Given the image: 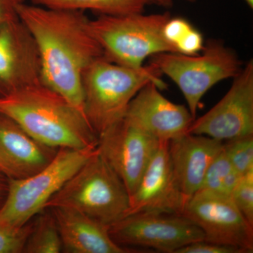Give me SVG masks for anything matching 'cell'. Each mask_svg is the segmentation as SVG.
Segmentation results:
<instances>
[{
	"label": "cell",
	"instance_id": "cell-1",
	"mask_svg": "<svg viewBox=\"0 0 253 253\" xmlns=\"http://www.w3.org/2000/svg\"><path fill=\"white\" fill-rule=\"evenodd\" d=\"M18 16L38 48L42 83L62 95L84 115L83 73L93 61L104 56L91 33L90 19L83 11L26 2L18 7Z\"/></svg>",
	"mask_w": 253,
	"mask_h": 253
},
{
	"label": "cell",
	"instance_id": "cell-2",
	"mask_svg": "<svg viewBox=\"0 0 253 253\" xmlns=\"http://www.w3.org/2000/svg\"><path fill=\"white\" fill-rule=\"evenodd\" d=\"M0 112L50 147L82 149L97 146V136L84 115L41 81L0 99Z\"/></svg>",
	"mask_w": 253,
	"mask_h": 253
},
{
	"label": "cell",
	"instance_id": "cell-3",
	"mask_svg": "<svg viewBox=\"0 0 253 253\" xmlns=\"http://www.w3.org/2000/svg\"><path fill=\"white\" fill-rule=\"evenodd\" d=\"M161 73L151 65L134 69L111 62L104 56L86 68L82 78L83 113L96 136L122 121L133 98L141 88L154 83L167 86Z\"/></svg>",
	"mask_w": 253,
	"mask_h": 253
},
{
	"label": "cell",
	"instance_id": "cell-4",
	"mask_svg": "<svg viewBox=\"0 0 253 253\" xmlns=\"http://www.w3.org/2000/svg\"><path fill=\"white\" fill-rule=\"evenodd\" d=\"M129 207L126 185L98 150L49 200L45 208H71L110 226L126 217Z\"/></svg>",
	"mask_w": 253,
	"mask_h": 253
},
{
	"label": "cell",
	"instance_id": "cell-5",
	"mask_svg": "<svg viewBox=\"0 0 253 253\" xmlns=\"http://www.w3.org/2000/svg\"><path fill=\"white\" fill-rule=\"evenodd\" d=\"M169 12L100 15L90 20L93 36L106 59L126 67L140 69L145 60L160 53H174L163 36Z\"/></svg>",
	"mask_w": 253,
	"mask_h": 253
},
{
	"label": "cell",
	"instance_id": "cell-6",
	"mask_svg": "<svg viewBox=\"0 0 253 253\" xmlns=\"http://www.w3.org/2000/svg\"><path fill=\"white\" fill-rule=\"evenodd\" d=\"M97 151V146L61 148L41 170L27 177L10 179L7 196L0 209V222L14 228L26 225Z\"/></svg>",
	"mask_w": 253,
	"mask_h": 253
},
{
	"label": "cell",
	"instance_id": "cell-7",
	"mask_svg": "<svg viewBox=\"0 0 253 253\" xmlns=\"http://www.w3.org/2000/svg\"><path fill=\"white\" fill-rule=\"evenodd\" d=\"M201 52L196 55L160 53L151 56L150 62L178 86L194 119L206 93L219 82L237 76L242 65L236 53L222 42L208 41Z\"/></svg>",
	"mask_w": 253,
	"mask_h": 253
},
{
	"label": "cell",
	"instance_id": "cell-8",
	"mask_svg": "<svg viewBox=\"0 0 253 253\" xmlns=\"http://www.w3.org/2000/svg\"><path fill=\"white\" fill-rule=\"evenodd\" d=\"M109 234L123 248H151L166 253H175L186 245L204 241L202 230L185 216L165 212L126 216L109 226Z\"/></svg>",
	"mask_w": 253,
	"mask_h": 253
},
{
	"label": "cell",
	"instance_id": "cell-9",
	"mask_svg": "<svg viewBox=\"0 0 253 253\" xmlns=\"http://www.w3.org/2000/svg\"><path fill=\"white\" fill-rule=\"evenodd\" d=\"M204 234V241L253 251V226L246 220L231 196L199 190L181 213Z\"/></svg>",
	"mask_w": 253,
	"mask_h": 253
},
{
	"label": "cell",
	"instance_id": "cell-10",
	"mask_svg": "<svg viewBox=\"0 0 253 253\" xmlns=\"http://www.w3.org/2000/svg\"><path fill=\"white\" fill-rule=\"evenodd\" d=\"M189 133L221 141L253 134V60L234 78L222 99L193 121Z\"/></svg>",
	"mask_w": 253,
	"mask_h": 253
},
{
	"label": "cell",
	"instance_id": "cell-11",
	"mask_svg": "<svg viewBox=\"0 0 253 253\" xmlns=\"http://www.w3.org/2000/svg\"><path fill=\"white\" fill-rule=\"evenodd\" d=\"M160 143L123 118L98 136L97 148L123 181L130 197Z\"/></svg>",
	"mask_w": 253,
	"mask_h": 253
},
{
	"label": "cell",
	"instance_id": "cell-12",
	"mask_svg": "<svg viewBox=\"0 0 253 253\" xmlns=\"http://www.w3.org/2000/svg\"><path fill=\"white\" fill-rule=\"evenodd\" d=\"M38 48L19 18L0 30V99L41 81Z\"/></svg>",
	"mask_w": 253,
	"mask_h": 253
},
{
	"label": "cell",
	"instance_id": "cell-13",
	"mask_svg": "<svg viewBox=\"0 0 253 253\" xmlns=\"http://www.w3.org/2000/svg\"><path fill=\"white\" fill-rule=\"evenodd\" d=\"M154 83L138 91L125 119L160 141H170L189 133L194 118L189 109L166 99Z\"/></svg>",
	"mask_w": 253,
	"mask_h": 253
},
{
	"label": "cell",
	"instance_id": "cell-14",
	"mask_svg": "<svg viewBox=\"0 0 253 253\" xmlns=\"http://www.w3.org/2000/svg\"><path fill=\"white\" fill-rule=\"evenodd\" d=\"M169 141H161L129 197L126 215L153 212L181 214L189 200L178 185L168 152Z\"/></svg>",
	"mask_w": 253,
	"mask_h": 253
},
{
	"label": "cell",
	"instance_id": "cell-15",
	"mask_svg": "<svg viewBox=\"0 0 253 253\" xmlns=\"http://www.w3.org/2000/svg\"><path fill=\"white\" fill-rule=\"evenodd\" d=\"M223 141L186 133L169 141L168 152L178 185L189 200L197 192L213 160L223 149Z\"/></svg>",
	"mask_w": 253,
	"mask_h": 253
},
{
	"label": "cell",
	"instance_id": "cell-16",
	"mask_svg": "<svg viewBox=\"0 0 253 253\" xmlns=\"http://www.w3.org/2000/svg\"><path fill=\"white\" fill-rule=\"evenodd\" d=\"M50 209L59 228L62 253H134L132 249L123 248L113 241L109 234V226L71 208Z\"/></svg>",
	"mask_w": 253,
	"mask_h": 253
},
{
	"label": "cell",
	"instance_id": "cell-17",
	"mask_svg": "<svg viewBox=\"0 0 253 253\" xmlns=\"http://www.w3.org/2000/svg\"><path fill=\"white\" fill-rule=\"evenodd\" d=\"M0 150L11 168L12 179H21L47 166L59 149L36 140L12 118L0 112Z\"/></svg>",
	"mask_w": 253,
	"mask_h": 253
},
{
	"label": "cell",
	"instance_id": "cell-18",
	"mask_svg": "<svg viewBox=\"0 0 253 253\" xmlns=\"http://www.w3.org/2000/svg\"><path fill=\"white\" fill-rule=\"evenodd\" d=\"M32 4L49 9L89 11L100 15H125L144 12L146 6L169 7L165 0H30Z\"/></svg>",
	"mask_w": 253,
	"mask_h": 253
},
{
	"label": "cell",
	"instance_id": "cell-19",
	"mask_svg": "<svg viewBox=\"0 0 253 253\" xmlns=\"http://www.w3.org/2000/svg\"><path fill=\"white\" fill-rule=\"evenodd\" d=\"M62 242L54 214L45 208L31 220V227L22 253H60Z\"/></svg>",
	"mask_w": 253,
	"mask_h": 253
},
{
	"label": "cell",
	"instance_id": "cell-20",
	"mask_svg": "<svg viewBox=\"0 0 253 253\" xmlns=\"http://www.w3.org/2000/svg\"><path fill=\"white\" fill-rule=\"evenodd\" d=\"M163 33L174 53L196 55L204 49L203 35L184 18H169L163 27Z\"/></svg>",
	"mask_w": 253,
	"mask_h": 253
},
{
	"label": "cell",
	"instance_id": "cell-21",
	"mask_svg": "<svg viewBox=\"0 0 253 253\" xmlns=\"http://www.w3.org/2000/svg\"><path fill=\"white\" fill-rule=\"evenodd\" d=\"M241 176L233 167L223 149L208 168L199 190L231 197L233 191Z\"/></svg>",
	"mask_w": 253,
	"mask_h": 253
},
{
	"label": "cell",
	"instance_id": "cell-22",
	"mask_svg": "<svg viewBox=\"0 0 253 253\" xmlns=\"http://www.w3.org/2000/svg\"><path fill=\"white\" fill-rule=\"evenodd\" d=\"M223 149L240 175L253 171V134L228 140Z\"/></svg>",
	"mask_w": 253,
	"mask_h": 253
},
{
	"label": "cell",
	"instance_id": "cell-23",
	"mask_svg": "<svg viewBox=\"0 0 253 253\" xmlns=\"http://www.w3.org/2000/svg\"><path fill=\"white\" fill-rule=\"evenodd\" d=\"M231 199L246 220L253 226V171L240 178Z\"/></svg>",
	"mask_w": 253,
	"mask_h": 253
},
{
	"label": "cell",
	"instance_id": "cell-24",
	"mask_svg": "<svg viewBox=\"0 0 253 253\" xmlns=\"http://www.w3.org/2000/svg\"><path fill=\"white\" fill-rule=\"evenodd\" d=\"M31 220L21 228L11 227L0 222V253H22L31 230Z\"/></svg>",
	"mask_w": 253,
	"mask_h": 253
},
{
	"label": "cell",
	"instance_id": "cell-25",
	"mask_svg": "<svg viewBox=\"0 0 253 253\" xmlns=\"http://www.w3.org/2000/svg\"><path fill=\"white\" fill-rule=\"evenodd\" d=\"M175 253H248L245 250L206 241H196L178 249Z\"/></svg>",
	"mask_w": 253,
	"mask_h": 253
},
{
	"label": "cell",
	"instance_id": "cell-26",
	"mask_svg": "<svg viewBox=\"0 0 253 253\" xmlns=\"http://www.w3.org/2000/svg\"><path fill=\"white\" fill-rule=\"evenodd\" d=\"M26 0H0V30L18 19V9Z\"/></svg>",
	"mask_w": 253,
	"mask_h": 253
},
{
	"label": "cell",
	"instance_id": "cell-27",
	"mask_svg": "<svg viewBox=\"0 0 253 253\" xmlns=\"http://www.w3.org/2000/svg\"><path fill=\"white\" fill-rule=\"evenodd\" d=\"M10 179L2 172H0V209L4 205L9 191Z\"/></svg>",
	"mask_w": 253,
	"mask_h": 253
},
{
	"label": "cell",
	"instance_id": "cell-28",
	"mask_svg": "<svg viewBox=\"0 0 253 253\" xmlns=\"http://www.w3.org/2000/svg\"><path fill=\"white\" fill-rule=\"evenodd\" d=\"M0 172L7 176L9 179H12L13 174L11 168H10L7 161H6L4 156H3L1 150H0Z\"/></svg>",
	"mask_w": 253,
	"mask_h": 253
},
{
	"label": "cell",
	"instance_id": "cell-29",
	"mask_svg": "<svg viewBox=\"0 0 253 253\" xmlns=\"http://www.w3.org/2000/svg\"><path fill=\"white\" fill-rule=\"evenodd\" d=\"M165 1H166V2L168 3L169 5H170L171 6H172V2L174 0H165ZM185 1H189V2H195V1H196V0H185Z\"/></svg>",
	"mask_w": 253,
	"mask_h": 253
},
{
	"label": "cell",
	"instance_id": "cell-30",
	"mask_svg": "<svg viewBox=\"0 0 253 253\" xmlns=\"http://www.w3.org/2000/svg\"><path fill=\"white\" fill-rule=\"evenodd\" d=\"M246 1V4L249 5L250 8L253 9V0H244Z\"/></svg>",
	"mask_w": 253,
	"mask_h": 253
}]
</instances>
